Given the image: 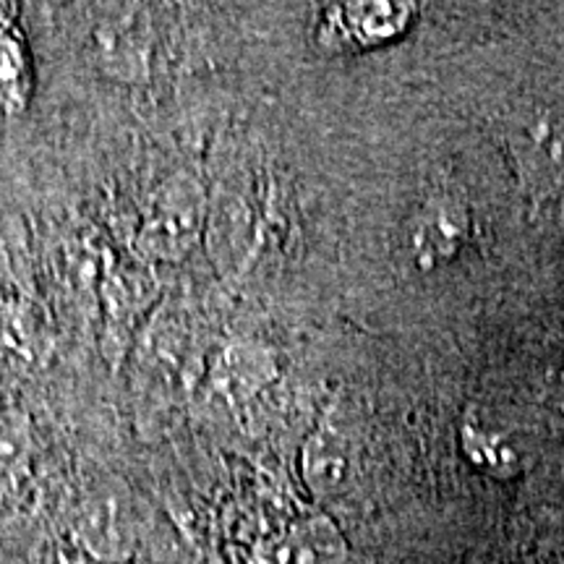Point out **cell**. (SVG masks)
I'll use <instances>...</instances> for the list:
<instances>
[{
  "instance_id": "1",
  "label": "cell",
  "mask_w": 564,
  "mask_h": 564,
  "mask_svg": "<svg viewBox=\"0 0 564 564\" xmlns=\"http://www.w3.org/2000/svg\"><path fill=\"white\" fill-rule=\"evenodd\" d=\"M204 217H207V199L199 181L186 173L173 175L152 194L139 232V246L154 259L178 262L199 241Z\"/></svg>"
},
{
  "instance_id": "2",
  "label": "cell",
  "mask_w": 564,
  "mask_h": 564,
  "mask_svg": "<svg viewBox=\"0 0 564 564\" xmlns=\"http://www.w3.org/2000/svg\"><path fill=\"white\" fill-rule=\"evenodd\" d=\"M507 147L533 199H564V118L531 112L510 131Z\"/></svg>"
},
{
  "instance_id": "3",
  "label": "cell",
  "mask_w": 564,
  "mask_h": 564,
  "mask_svg": "<svg viewBox=\"0 0 564 564\" xmlns=\"http://www.w3.org/2000/svg\"><path fill=\"white\" fill-rule=\"evenodd\" d=\"M274 379H278V356L259 343L228 345L212 371V387L230 405L249 403Z\"/></svg>"
},
{
  "instance_id": "4",
  "label": "cell",
  "mask_w": 564,
  "mask_h": 564,
  "mask_svg": "<svg viewBox=\"0 0 564 564\" xmlns=\"http://www.w3.org/2000/svg\"><path fill=\"white\" fill-rule=\"evenodd\" d=\"M105 70L121 79H141L150 66V30L144 13L123 9L110 13L95 32Z\"/></svg>"
},
{
  "instance_id": "5",
  "label": "cell",
  "mask_w": 564,
  "mask_h": 564,
  "mask_svg": "<svg viewBox=\"0 0 564 564\" xmlns=\"http://www.w3.org/2000/svg\"><path fill=\"white\" fill-rule=\"evenodd\" d=\"M468 236V212L455 199H434L411 230V251L423 270L453 259Z\"/></svg>"
},
{
  "instance_id": "6",
  "label": "cell",
  "mask_w": 564,
  "mask_h": 564,
  "mask_svg": "<svg viewBox=\"0 0 564 564\" xmlns=\"http://www.w3.org/2000/svg\"><path fill=\"white\" fill-rule=\"evenodd\" d=\"M301 468L316 497H335L352 474V444L335 423H322L308 436L301 453Z\"/></svg>"
},
{
  "instance_id": "7",
  "label": "cell",
  "mask_w": 564,
  "mask_h": 564,
  "mask_svg": "<svg viewBox=\"0 0 564 564\" xmlns=\"http://www.w3.org/2000/svg\"><path fill=\"white\" fill-rule=\"evenodd\" d=\"M32 87V55L19 13L13 6L0 3V110L21 116L30 108Z\"/></svg>"
},
{
  "instance_id": "8",
  "label": "cell",
  "mask_w": 564,
  "mask_h": 564,
  "mask_svg": "<svg viewBox=\"0 0 564 564\" xmlns=\"http://www.w3.org/2000/svg\"><path fill=\"white\" fill-rule=\"evenodd\" d=\"M345 556V541L337 528L324 518L303 520L274 541L272 564H337Z\"/></svg>"
},
{
  "instance_id": "9",
  "label": "cell",
  "mask_w": 564,
  "mask_h": 564,
  "mask_svg": "<svg viewBox=\"0 0 564 564\" xmlns=\"http://www.w3.org/2000/svg\"><path fill=\"white\" fill-rule=\"evenodd\" d=\"M463 449L470 460L494 476L510 478L518 474V455L505 436L484 432V429L468 423V426H463Z\"/></svg>"
},
{
  "instance_id": "10",
  "label": "cell",
  "mask_w": 564,
  "mask_h": 564,
  "mask_svg": "<svg viewBox=\"0 0 564 564\" xmlns=\"http://www.w3.org/2000/svg\"><path fill=\"white\" fill-rule=\"evenodd\" d=\"M352 19V32L361 37L366 34V42H377L398 34L411 19L413 6H390V3H366V6H345Z\"/></svg>"
},
{
  "instance_id": "11",
  "label": "cell",
  "mask_w": 564,
  "mask_h": 564,
  "mask_svg": "<svg viewBox=\"0 0 564 564\" xmlns=\"http://www.w3.org/2000/svg\"><path fill=\"white\" fill-rule=\"evenodd\" d=\"M24 455V432L9 415H0V476L17 470Z\"/></svg>"
}]
</instances>
